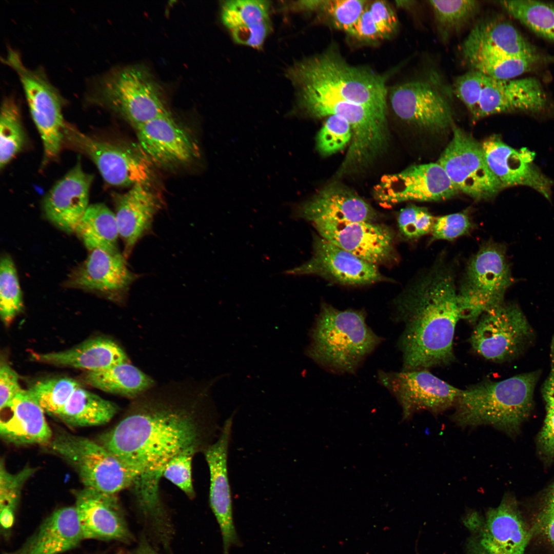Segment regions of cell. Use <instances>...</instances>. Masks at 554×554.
<instances>
[{
	"instance_id": "1",
	"label": "cell",
	"mask_w": 554,
	"mask_h": 554,
	"mask_svg": "<svg viewBox=\"0 0 554 554\" xmlns=\"http://www.w3.org/2000/svg\"><path fill=\"white\" fill-rule=\"evenodd\" d=\"M199 431L186 410L148 406L120 421L99 437L98 443L120 459L135 475L140 507L146 517L163 511L159 484L168 462L196 446Z\"/></svg>"
},
{
	"instance_id": "2",
	"label": "cell",
	"mask_w": 554,
	"mask_h": 554,
	"mask_svg": "<svg viewBox=\"0 0 554 554\" xmlns=\"http://www.w3.org/2000/svg\"><path fill=\"white\" fill-rule=\"evenodd\" d=\"M458 300L454 272L439 260L395 300V317L404 326L398 344L402 370H428L454 360Z\"/></svg>"
},
{
	"instance_id": "3",
	"label": "cell",
	"mask_w": 554,
	"mask_h": 554,
	"mask_svg": "<svg viewBox=\"0 0 554 554\" xmlns=\"http://www.w3.org/2000/svg\"><path fill=\"white\" fill-rule=\"evenodd\" d=\"M286 75L297 90L298 99L343 101L386 117V77L369 67L350 65L333 47L296 62Z\"/></svg>"
},
{
	"instance_id": "4",
	"label": "cell",
	"mask_w": 554,
	"mask_h": 554,
	"mask_svg": "<svg viewBox=\"0 0 554 554\" xmlns=\"http://www.w3.org/2000/svg\"><path fill=\"white\" fill-rule=\"evenodd\" d=\"M309 338L305 354L325 370L339 374L355 373L383 342L367 324L364 312L341 310L325 302Z\"/></svg>"
},
{
	"instance_id": "5",
	"label": "cell",
	"mask_w": 554,
	"mask_h": 554,
	"mask_svg": "<svg viewBox=\"0 0 554 554\" xmlns=\"http://www.w3.org/2000/svg\"><path fill=\"white\" fill-rule=\"evenodd\" d=\"M540 370L506 379L486 380L461 390L452 420L462 426L489 425L508 433L517 431L533 406Z\"/></svg>"
},
{
	"instance_id": "6",
	"label": "cell",
	"mask_w": 554,
	"mask_h": 554,
	"mask_svg": "<svg viewBox=\"0 0 554 554\" xmlns=\"http://www.w3.org/2000/svg\"><path fill=\"white\" fill-rule=\"evenodd\" d=\"M90 98L117 112L134 127L169 113L161 87L144 66L111 70L98 80Z\"/></svg>"
},
{
	"instance_id": "7",
	"label": "cell",
	"mask_w": 554,
	"mask_h": 554,
	"mask_svg": "<svg viewBox=\"0 0 554 554\" xmlns=\"http://www.w3.org/2000/svg\"><path fill=\"white\" fill-rule=\"evenodd\" d=\"M512 283L505 246L484 243L469 260L458 288L461 319L474 325L485 312L504 302Z\"/></svg>"
},
{
	"instance_id": "8",
	"label": "cell",
	"mask_w": 554,
	"mask_h": 554,
	"mask_svg": "<svg viewBox=\"0 0 554 554\" xmlns=\"http://www.w3.org/2000/svg\"><path fill=\"white\" fill-rule=\"evenodd\" d=\"M47 446L74 469L84 487L116 496L133 484L134 474L98 442L60 430Z\"/></svg>"
},
{
	"instance_id": "9",
	"label": "cell",
	"mask_w": 554,
	"mask_h": 554,
	"mask_svg": "<svg viewBox=\"0 0 554 554\" xmlns=\"http://www.w3.org/2000/svg\"><path fill=\"white\" fill-rule=\"evenodd\" d=\"M298 108L307 115H332L345 118L352 129V139L339 173L365 167L385 148L387 141L386 117L367 107L335 99L309 97L298 100Z\"/></svg>"
},
{
	"instance_id": "10",
	"label": "cell",
	"mask_w": 554,
	"mask_h": 554,
	"mask_svg": "<svg viewBox=\"0 0 554 554\" xmlns=\"http://www.w3.org/2000/svg\"><path fill=\"white\" fill-rule=\"evenodd\" d=\"M3 61L16 72L20 80L43 142L45 162L53 160L58 156L65 141L63 98L44 71L26 67L15 50L9 49Z\"/></svg>"
},
{
	"instance_id": "11",
	"label": "cell",
	"mask_w": 554,
	"mask_h": 554,
	"mask_svg": "<svg viewBox=\"0 0 554 554\" xmlns=\"http://www.w3.org/2000/svg\"><path fill=\"white\" fill-rule=\"evenodd\" d=\"M534 333L519 306L504 302L480 316L469 342L480 356L501 363L522 353L533 340Z\"/></svg>"
},
{
	"instance_id": "12",
	"label": "cell",
	"mask_w": 554,
	"mask_h": 554,
	"mask_svg": "<svg viewBox=\"0 0 554 554\" xmlns=\"http://www.w3.org/2000/svg\"><path fill=\"white\" fill-rule=\"evenodd\" d=\"M88 157L108 184L149 186L154 178L152 163L142 150L90 136L66 124L65 141ZM141 149V148H140Z\"/></svg>"
},
{
	"instance_id": "13",
	"label": "cell",
	"mask_w": 554,
	"mask_h": 554,
	"mask_svg": "<svg viewBox=\"0 0 554 554\" xmlns=\"http://www.w3.org/2000/svg\"><path fill=\"white\" fill-rule=\"evenodd\" d=\"M472 535L467 554H524L532 535L515 500L505 497L484 518L471 512L466 518Z\"/></svg>"
},
{
	"instance_id": "14",
	"label": "cell",
	"mask_w": 554,
	"mask_h": 554,
	"mask_svg": "<svg viewBox=\"0 0 554 554\" xmlns=\"http://www.w3.org/2000/svg\"><path fill=\"white\" fill-rule=\"evenodd\" d=\"M452 127V137L437 163L459 191L478 200L494 197L503 188L488 166L482 144Z\"/></svg>"
},
{
	"instance_id": "15",
	"label": "cell",
	"mask_w": 554,
	"mask_h": 554,
	"mask_svg": "<svg viewBox=\"0 0 554 554\" xmlns=\"http://www.w3.org/2000/svg\"><path fill=\"white\" fill-rule=\"evenodd\" d=\"M378 381L398 400L406 417L420 410L433 413L454 406L461 390L427 369L381 370Z\"/></svg>"
},
{
	"instance_id": "16",
	"label": "cell",
	"mask_w": 554,
	"mask_h": 554,
	"mask_svg": "<svg viewBox=\"0 0 554 554\" xmlns=\"http://www.w3.org/2000/svg\"><path fill=\"white\" fill-rule=\"evenodd\" d=\"M459 192L437 162L412 165L386 175L374 189L378 200L387 205L408 201H443Z\"/></svg>"
},
{
	"instance_id": "17",
	"label": "cell",
	"mask_w": 554,
	"mask_h": 554,
	"mask_svg": "<svg viewBox=\"0 0 554 554\" xmlns=\"http://www.w3.org/2000/svg\"><path fill=\"white\" fill-rule=\"evenodd\" d=\"M320 236L377 266L396 258L394 235L387 226L373 222L320 220L312 223Z\"/></svg>"
},
{
	"instance_id": "18",
	"label": "cell",
	"mask_w": 554,
	"mask_h": 554,
	"mask_svg": "<svg viewBox=\"0 0 554 554\" xmlns=\"http://www.w3.org/2000/svg\"><path fill=\"white\" fill-rule=\"evenodd\" d=\"M312 255L307 262L286 271L287 274L316 275L346 285H369L386 281L377 266L315 235Z\"/></svg>"
},
{
	"instance_id": "19",
	"label": "cell",
	"mask_w": 554,
	"mask_h": 554,
	"mask_svg": "<svg viewBox=\"0 0 554 554\" xmlns=\"http://www.w3.org/2000/svg\"><path fill=\"white\" fill-rule=\"evenodd\" d=\"M233 414L225 421L217 439L205 450L210 473L209 502L219 525L223 541V554H229L242 542L233 519L231 491L228 471V456Z\"/></svg>"
},
{
	"instance_id": "20",
	"label": "cell",
	"mask_w": 554,
	"mask_h": 554,
	"mask_svg": "<svg viewBox=\"0 0 554 554\" xmlns=\"http://www.w3.org/2000/svg\"><path fill=\"white\" fill-rule=\"evenodd\" d=\"M482 146L488 166L503 189L519 185L528 186L550 201L554 182L533 164L534 152L526 148L516 149L497 135L485 140Z\"/></svg>"
},
{
	"instance_id": "21",
	"label": "cell",
	"mask_w": 554,
	"mask_h": 554,
	"mask_svg": "<svg viewBox=\"0 0 554 554\" xmlns=\"http://www.w3.org/2000/svg\"><path fill=\"white\" fill-rule=\"evenodd\" d=\"M389 98L395 114L405 121L432 130H441L452 124L447 101L427 82L412 81L395 86Z\"/></svg>"
},
{
	"instance_id": "22",
	"label": "cell",
	"mask_w": 554,
	"mask_h": 554,
	"mask_svg": "<svg viewBox=\"0 0 554 554\" xmlns=\"http://www.w3.org/2000/svg\"><path fill=\"white\" fill-rule=\"evenodd\" d=\"M135 128L140 148L152 163L172 166L199 155L196 144L169 112Z\"/></svg>"
},
{
	"instance_id": "23",
	"label": "cell",
	"mask_w": 554,
	"mask_h": 554,
	"mask_svg": "<svg viewBox=\"0 0 554 554\" xmlns=\"http://www.w3.org/2000/svg\"><path fill=\"white\" fill-rule=\"evenodd\" d=\"M73 493L84 539L131 541L132 534L116 496L87 487Z\"/></svg>"
},
{
	"instance_id": "24",
	"label": "cell",
	"mask_w": 554,
	"mask_h": 554,
	"mask_svg": "<svg viewBox=\"0 0 554 554\" xmlns=\"http://www.w3.org/2000/svg\"><path fill=\"white\" fill-rule=\"evenodd\" d=\"M547 102L536 78L498 80L486 76L474 119L510 112L537 113L545 109Z\"/></svg>"
},
{
	"instance_id": "25",
	"label": "cell",
	"mask_w": 554,
	"mask_h": 554,
	"mask_svg": "<svg viewBox=\"0 0 554 554\" xmlns=\"http://www.w3.org/2000/svg\"><path fill=\"white\" fill-rule=\"evenodd\" d=\"M93 180V175L85 172L78 161L46 195L43 208L46 217L61 230L75 232L89 206Z\"/></svg>"
},
{
	"instance_id": "26",
	"label": "cell",
	"mask_w": 554,
	"mask_h": 554,
	"mask_svg": "<svg viewBox=\"0 0 554 554\" xmlns=\"http://www.w3.org/2000/svg\"><path fill=\"white\" fill-rule=\"evenodd\" d=\"M464 58L476 54L540 56L538 50L511 24L492 17L478 21L462 45Z\"/></svg>"
},
{
	"instance_id": "27",
	"label": "cell",
	"mask_w": 554,
	"mask_h": 554,
	"mask_svg": "<svg viewBox=\"0 0 554 554\" xmlns=\"http://www.w3.org/2000/svg\"><path fill=\"white\" fill-rule=\"evenodd\" d=\"M135 277L120 252L96 249L90 251L87 259L70 275L67 284L74 288L116 294L126 291Z\"/></svg>"
},
{
	"instance_id": "28",
	"label": "cell",
	"mask_w": 554,
	"mask_h": 554,
	"mask_svg": "<svg viewBox=\"0 0 554 554\" xmlns=\"http://www.w3.org/2000/svg\"><path fill=\"white\" fill-rule=\"evenodd\" d=\"M292 216L312 223L320 220L373 222L372 208L357 194L339 186H331L311 199L296 206Z\"/></svg>"
},
{
	"instance_id": "29",
	"label": "cell",
	"mask_w": 554,
	"mask_h": 554,
	"mask_svg": "<svg viewBox=\"0 0 554 554\" xmlns=\"http://www.w3.org/2000/svg\"><path fill=\"white\" fill-rule=\"evenodd\" d=\"M84 539L75 506L64 507L47 517L18 548L5 554H61Z\"/></svg>"
},
{
	"instance_id": "30",
	"label": "cell",
	"mask_w": 554,
	"mask_h": 554,
	"mask_svg": "<svg viewBox=\"0 0 554 554\" xmlns=\"http://www.w3.org/2000/svg\"><path fill=\"white\" fill-rule=\"evenodd\" d=\"M7 408L10 414L0 421V435L5 442L47 445L51 440L53 435L45 412L28 390L22 389Z\"/></svg>"
},
{
	"instance_id": "31",
	"label": "cell",
	"mask_w": 554,
	"mask_h": 554,
	"mask_svg": "<svg viewBox=\"0 0 554 554\" xmlns=\"http://www.w3.org/2000/svg\"><path fill=\"white\" fill-rule=\"evenodd\" d=\"M160 202L149 186L136 184L116 197L115 213L118 233L128 255L138 241L151 228Z\"/></svg>"
},
{
	"instance_id": "32",
	"label": "cell",
	"mask_w": 554,
	"mask_h": 554,
	"mask_svg": "<svg viewBox=\"0 0 554 554\" xmlns=\"http://www.w3.org/2000/svg\"><path fill=\"white\" fill-rule=\"evenodd\" d=\"M270 9L267 1H226L222 5L221 21L235 43L258 49L271 32Z\"/></svg>"
},
{
	"instance_id": "33",
	"label": "cell",
	"mask_w": 554,
	"mask_h": 554,
	"mask_svg": "<svg viewBox=\"0 0 554 554\" xmlns=\"http://www.w3.org/2000/svg\"><path fill=\"white\" fill-rule=\"evenodd\" d=\"M32 357L45 363L84 369L88 371L102 370L128 362L122 348L112 340L104 338L90 339L61 352L33 353Z\"/></svg>"
},
{
	"instance_id": "34",
	"label": "cell",
	"mask_w": 554,
	"mask_h": 554,
	"mask_svg": "<svg viewBox=\"0 0 554 554\" xmlns=\"http://www.w3.org/2000/svg\"><path fill=\"white\" fill-rule=\"evenodd\" d=\"M117 411L114 403L80 386L56 417L73 427H88L108 423Z\"/></svg>"
},
{
	"instance_id": "35",
	"label": "cell",
	"mask_w": 554,
	"mask_h": 554,
	"mask_svg": "<svg viewBox=\"0 0 554 554\" xmlns=\"http://www.w3.org/2000/svg\"><path fill=\"white\" fill-rule=\"evenodd\" d=\"M75 232L90 251L100 249L119 252V235L115 213L103 203L90 205L80 220Z\"/></svg>"
},
{
	"instance_id": "36",
	"label": "cell",
	"mask_w": 554,
	"mask_h": 554,
	"mask_svg": "<svg viewBox=\"0 0 554 554\" xmlns=\"http://www.w3.org/2000/svg\"><path fill=\"white\" fill-rule=\"evenodd\" d=\"M85 380L103 391L128 397H135L150 389L154 382L129 361L108 368L88 371Z\"/></svg>"
},
{
	"instance_id": "37",
	"label": "cell",
	"mask_w": 554,
	"mask_h": 554,
	"mask_svg": "<svg viewBox=\"0 0 554 554\" xmlns=\"http://www.w3.org/2000/svg\"><path fill=\"white\" fill-rule=\"evenodd\" d=\"M510 15L535 34L554 42V5L537 1H500Z\"/></svg>"
},
{
	"instance_id": "38",
	"label": "cell",
	"mask_w": 554,
	"mask_h": 554,
	"mask_svg": "<svg viewBox=\"0 0 554 554\" xmlns=\"http://www.w3.org/2000/svg\"><path fill=\"white\" fill-rule=\"evenodd\" d=\"M542 56L523 57L503 54H476L464 58L471 70L491 78L508 80L529 71Z\"/></svg>"
},
{
	"instance_id": "39",
	"label": "cell",
	"mask_w": 554,
	"mask_h": 554,
	"mask_svg": "<svg viewBox=\"0 0 554 554\" xmlns=\"http://www.w3.org/2000/svg\"><path fill=\"white\" fill-rule=\"evenodd\" d=\"M438 32L443 41L457 33L479 14L481 4L474 0L429 1Z\"/></svg>"
},
{
	"instance_id": "40",
	"label": "cell",
	"mask_w": 554,
	"mask_h": 554,
	"mask_svg": "<svg viewBox=\"0 0 554 554\" xmlns=\"http://www.w3.org/2000/svg\"><path fill=\"white\" fill-rule=\"evenodd\" d=\"M36 468L25 467L16 473H11L1 460L0 466L1 532L4 538H9L14 523L22 489Z\"/></svg>"
},
{
	"instance_id": "41",
	"label": "cell",
	"mask_w": 554,
	"mask_h": 554,
	"mask_svg": "<svg viewBox=\"0 0 554 554\" xmlns=\"http://www.w3.org/2000/svg\"><path fill=\"white\" fill-rule=\"evenodd\" d=\"M0 167L4 168L23 148L25 134L19 108L12 97L5 98L0 116Z\"/></svg>"
},
{
	"instance_id": "42",
	"label": "cell",
	"mask_w": 554,
	"mask_h": 554,
	"mask_svg": "<svg viewBox=\"0 0 554 554\" xmlns=\"http://www.w3.org/2000/svg\"><path fill=\"white\" fill-rule=\"evenodd\" d=\"M80 386L73 379L57 378L38 381L28 391L45 412L56 417Z\"/></svg>"
},
{
	"instance_id": "43",
	"label": "cell",
	"mask_w": 554,
	"mask_h": 554,
	"mask_svg": "<svg viewBox=\"0 0 554 554\" xmlns=\"http://www.w3.org/2000/svg\"><path fill=\"white\" fill-rule=\"evenodd\" d=\"M23 308V299L16 270L12 259L4 255L0 265V314L9 324Z\"/></svg>"
},
{
	"instance_id": "44",
	"label": "cell",
	"mask_w": 554,
	"mask_h": 554,
	"mask_svg": "<svg viewBox=\"0 0 554 554\" xmlns=\"http://www.w3.org/2000/svg\"><path fill=\"white\" fill-rule=\"evenodd\" d=\"M352 135L347 120L338 115L329 116L316 135V149L323 155H332L349 145Z\"/></svg>"
},
{
	"instance_id": "45",
	"label": "cell",
	"mask_w": 554,
	"mask_h": 554,
	"mask_svg": "<svg viewBox=\"0 0 554 554\" xmlns=\"http://www.w3.org/2000/svg\"><path fill=\"white\" fill-rule=\"evenodd\" d=\"M367 1L324 0L319 11L329 17L333 26L348 33L363 13Z\"/></svg>"
},
{
	"instance_id": "46",
	"label": "cell",
	"mask_w": 554,
	"mask_h": 554,
	"mask_svg": "<svg viewBox=\"0 0 554 554\" xmlns=\"http://www.w3.org/2000/svg\"><path fill=\"white\" fill-rule=\"evenodd\" d=\"M434 221L427 208L415 205L402 209L398 217L399 231L408 239H418L431 232Z\"/></svg>"
},
{
	"instance_id": "47",
	"label": "cell",
	"mask_w": 554,
	"mask_h": 554,
	"mask_svg": "<svg viewBox=\"0 0 554 554\" xmlns=\"http://www.w3.org/2000/svg\"><path fill=\"white\" fill-rule=\"evenodd\" d=\"M196 446L190 447L172 458L166 464L163 476L190 497L194 496L191 463Z\"/></svg>"
},
{
	"instance_id": "48",
	"label": "cell",
	"mask_w": 554,
	"mask_h": 554,
	"mask_svg": "<svg viewBox=\"0 0 554 554\" xmlns=\"http://www.w3.org/2000/svg\"><path fill=\"white\" fill-rule=\"evenodd\" d=\"M486 76L471 70L459 76L454 83V90L457 97L464 103L474 118Z\"/></svg>"
},
{
	"instance_id": "49",
	"label": "cell",
	"mask_w": 554,
	"mask_h": 554,
	"mask_svg": "<svg viewBox=\"0 0 554 554\" xmlns=\"http://www.w3.org/2000/svg\"><path fill=\"white\" fill-rule=\"evenodd\" d=\"M473 224L466 213H454L435 219L431 231V239L452 241L468 234Z\"/></svg>"
},
{
	"instance_id": "50",
	"label": "cell",
	"mask_w": 554,
	"mask_h": 554,
	"mask_svg": "<svg viewBox=\"0 0 554 554\" xmlns=\"http://www.w3.org/2000/svg\"><path fill=\"white\" fill-rule=\"evenodd\" d=\"M530 529L532 535L542 539L554 551V483L544 496Z\"/></svg>"
},
{
	"instance_id": "51",
	"label": "cell",
	"mask_w": 554,
	"mask_h": 554,
	"mask_svg": "<svg viewBox=\"0 0 554 554\" xmlns=\"http://www.w3.org/2000/svg\"><path fill=\"white\" fill-rule=\"evenodd\" d=\"M366 8L385 38L397 30L398 21L390 5L383 1H368Z\"/></svg>"
},
{
	"instance_id": "52",
	"label": "cell",
	"mask_w": 554,
	"mask_h": 554,
	"mask_svg": "<svg viewBox=\"0 0 554 554\" xmlns=\"http://www.w3.org/2000/svg\"><path fill=\"white\" fill-rule=\"evenodd\" d=\"M22 390L16 372L8 364L2 362L0 367L1 410L8 408Z\"/></svg>"
},
{
	"instance_id": "53",
	"label": "cell",
	"mask_w": 554,
	"mask_h": 554,
	"mask_svg": "<svg viewBox=\"0 0 554 554\" xmlns=\"http://www.w3.org/2000/svg\"><path fill=\"white\" fill-rule=\"evenodd\" d=\"M348 33L357 39L364 41H377L385 38L370 15L366 5L359 19Z\"/></svg>"
},
{
	"instance_id": "54",
	"label": "cell",
	"mask_w": 554,
	"mask_h": 554,
	"mask_svg": "<svg viewBox=\"0 0 554 554\" xmlns=\"http://www.w3.org/2000/svg\"><path fill=\"white\" fill-rule=\"evenodd\" d=\"M539 449L548 458L554 457V410L546 407V416L538 438Z\"/></svg>"
},
{
	"instance_id": "55",
	"label": "cell",
	"mask_w": 554,
	"mask_h": 554,
	"mask_svg": "<svg viewBox=\"0 0 554 554\" xmlns=\"http://www.w3.org/2000/svg\"><path fill=\"white\" fill-rule=\"evenodd\" d=\"M550 345V371L542 385L541 392L546 407L554 410V336Z\"/></svg>"
},
{
	"instance_id": "56",
	"label": "cell",
	"mask_w": 554,
	"mask_h": 554,
	"mask_svg": "<svg viewBox=\"0 0 554 554\" xmlns=\"http://www.w3.org/2000/svg\"><path fill=\"white\" fill-rule=\"evenodd\" d=\"M324 0L300 1L293 4V8L299 11H319Z\"/></svg>"
},
{
	"instance_id": "57",
	"label": "cell",
	"mask_w": 554,
	"mask_h": 554,
	"mask_svg": "<svg viewBox=\"0 0 554 554\" xmlns=\"http://www.w3.org/2000/svg\"><path fill=\"white\" fill-rule=\"evenodd\" d=\"M134 554H159L147 542L142 538L135 550Z\"/></svg>"
},
{
	"instance_id": "58",
	"label": "cell",
	"mask_w": 554,
	"mask_h": 554,
	"mask_svg": "<svg viewBox=\"0 0 554 554\" xmlns=\"http://www.w3.org/2000/svg\"><path fill=\"white\" fill-rule=\"evenodd\" d=\"M116 554H130V553H128L127 552H126V551H119Z\"/></svg>"
}]
</instances>
